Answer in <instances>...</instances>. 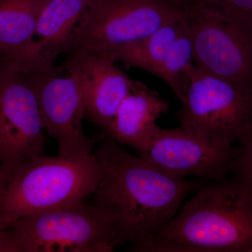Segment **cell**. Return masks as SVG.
<instances>
[{
  "label": "cell",
  "mask_w": 252,
  "mask_h": 252,
  "mask_svg": "<svg viewBox=\"0 0 252 252\" xmlns=\"http://www.w3.org/2000/svg\"><path fill=\"white\" fill-rule=\"evenodd\" d=\"M98 141L94 155L102 176L94 204L110 220L121 245L147 238L175 216L187 196L207 185L168 175L104 134Z\"/></svg>",
  "instance_id": "obj_1"
},
{
  "label": "cell",
  "mask_w": 252,
  "mask_h": 252,
  "mask_svg": "<svg viewBox=\"0 0 252 252\" xmlns=\"http://www.w3.org/2000/svg\"><path fill=\"white\" fill-rule=\"evenodd\" d=\"M130 251L252 252V189L233 176L207 184Z\"/></svg>",
  "instance_id": "obj_2"
},
{
  "label": "cell",
  "mask_w": 252,
  "mask_h": 252,
  "mask_svg": "<svg viewBox=\"0 0 252 252\" xmlns=\"http://www.w3.org/2000/svg\"><path fill=\"white\" fill-rule=\"evenodd\" d=\"M101 176L94 154L33 159L11 174L0 200V227L26 215L83 203Z\"/></svg>",
  "instance_id": "obj_3"
},
{
  "label": "cell",
  "mask_w": 252,
  "mask_h": 252,
  "mask_svg": "<svg viewBox=\"0 0 252 252\" xmlns=\"http://www.w3.org/2000/svg\"><path fill=\"white\" fill-rule=\"evenodd\" d=\"M187 77V93L176 114L181 128L220 147L243 142L252 127V91L193 64Z\"/></svg>",
  "instance_id": "obj_4"
},
{
  "label": "cell",
  "mask_w": 252,
  "mask_h": 252,
  "mask_svg": "<svg viewBox=\"0 0 252 252\" xmlns=\"http://www.w3.org/2000/svg\"><path fill=\"white\" fill-rule=\"evenodd\" d=\"M9 227L22 252H111L121 246L108 217L84 202L26 215Z\"/></svg>",
  "instance_id": "obj_5"
},
{
  "label": "cell",
  "mask_w": 252,
  "mask_h": 252,
  "mask_svg": "<svg viewBox=\"0 0 252 252\" xmlns=\"http://www.w3.org/2000/svg\"><path fill=\"white\" fill-rule=\"evenodd\" d=\"M185 9L156 0H91L67 53L107 52L149 35Z\"/></svg>",
  "instance_id": "obj_6"
},
{
  "label": "cell",
  "mask_w": 252,
  "mask_h": 252,
  "mask_svg": "<svg viewBox=\"0 0 252 252\" xmlns=\"http://www.w3.org/2000/svg\"><path fill=\"white\" fill-rule=\"evenodd\" d=\"M185 15L196 67L252 91V31L216 9L191 1Z\"/></svg>",
  "instance_id": "obj_7"
},
{
  "label": "cell",
  "mask_w": 252,
  "mask_h": 252,
  "mask_svg": "<svg viewBox=\"0 0 252 252\" xmlns=\"http://www.w3.org/2000/svg\"><path fill=\"white\" fill-rule=\"evenodd\" d=\"M43 130L34 92L22 74L0 65V164L12 174L43 156Z\"/></svg>",
  "instance_id": "obj_8"
},
{
  "label": "cell",
  "mask_w": 252,
  "mask_h": 252,
  "mask_svg": "<svg viewBox=\"0 0 252 252\" xmlns=\"http://www.w3.org/2000/svg\"><path fill=\"white\" fill-rule=\"evenodd\" d=\"M22 76L35 94L43 127L57 142L59 155L93 154L94 140L83 129L86 107L75 77L68 72L61 75L56 68Z\"/></svg>",
  "instance_id": "obj_9"
},
{
  "label": "cell",
  "mask_w": 252,
  "mask_h": 252,
  "mask_svg": "<svg viewBox=\"0 0 252 252\" xmlns=\"http://www.w3.org/2000/svg\"><path fill=\"white\" fill-rule=\"evenodd\" d=\"M238 152L239 146L220 147L180 127L166 130L158 126L140 155L174 177L192 175L217 182L227 178Z\"/></svg>",
  "instance_id": "obj_10"
},
{
  "label": "cell",
  "mask_w": 252,
  "mask_h": 252,
  "mask_svg": "<svg viewBox=\"0 0 252 252\" xmlns=\"http://www.w3.org/2000/svg\"><path fill=\"white\" fill-rule=\"evenodd\" d=\"M91 0H49L41 9L31 39L21 49L0 58V65L20 74L54 69L67 52Z\"/></svg>",
  "instance_id": "obj_11"
},
{
  "label": "cell",
  "mask_w": 252,
  "mask_h": 252,
  "mask_svg": "<svg viewBox=\"0 0 252 252\" xmlns=\"http://www.w3.org/2000/svg\"><path fill=\"white\" fill-rule=\"evenodd\" d=\"M100 53L69 55L65 69L75 77L82 92L86 116L107 135L119 105L129 94L134 80Z\"/></svg>",
  "instance_id": "obj_12"
},
{
  "label": "cell",
  "mask_w": 252,
  "mask_h": 252,
  "mask_svg": "<svg viewBox=\"0 0 252 252\" xmlns=\"http://www.w3.org/2000/svg\"><path fill=\"white\" fill-rule=\"evenodd\" d=\"M168 110V102L157 91L134 80L106 135L120 144L130 146L140 154L158 126V119Z\"/></svg>",
  "instance_id": "obj_13"
},
{
  "label": "cell",
  "mask_w": 252,
  "mask_h": 252,
  "mask_svg": "<svg viewBox=\"0 0 252 252\" xmlns=\"http://www.w3.org/2000/svg\"><path fill=\"white\" fill-rule=\"evenodd\" d=\"M184 14L142 39L100 54L155 75L178 34Z\"/></svg>",
  "instance_id": "obj_14"
},
{
  "label": "cell",
  "mask_w": 252,
  "mask_h": 252,
  "mask_svg": "<svg viewBox=\"0 0 252 252\" xmlns=\"http://www.w3.org/2000/svg\"><path fill=\"white\" fill-rule=\"evenodd\" d=\"M49 0H0V58L27 44Z\"/></svg>",
  "instance_id": "obj_15"
},
{
  "label": "cell",
  "mask_w": 252,
  "mask_h": 252,
  "mask_svg": "<svg viewBox=\"0 0 252 252\" xmlns=\"http://www.w3.org/2000/svg\"><path fill=\"white\" fill-rule=\"evenodd\" d=\"M194 59L193 38L184 14L175 41L155 76L171 88L180 102L185 98L188 86L187 71Z\"/></svg>",
  "instance_id": "obj_16"
},
{
  "label": "cell",
  "mask_w": 252,
  "mask_h": 252,
  "mask_svg": "<svg viewBox=\"0 0 252 252\" xmlns=\"http://www.w3.org/2000/svg\"><path fill=\"white\" fill-rule=\"evenodd\" d=\"M224 13L252 31V0H192Z\"/></svg>",
  "instance_id": "obj_17"
},
{
  "label": "cell",
  "mask_w": 252,
  "mask_h": 252,
  "mask_svg": "<svg viewBox=\"0 0 252 252\" xmlns=\"http://www.w3.org/2000/svg\"><path fill=\"white\" fill-rule=\"evenodd\" d=\"M252 190V127L248 137L240 142L239 152L230 164L229 174Z\"/></svg>",
  "instance_id": "obj_18"
},
{
  "label": "cell",
  "mask_w": 252,
  "mask_h": 252,
  "mask_svg": "<svg viewBox=\"0 0 252 252\" xmlns=\"http://www.w3.org/2000/svg\"><path fill=\"white\" fill-rule=\"evenodd\" d=\"M0 252H21L19 242L10 227L0 230Z\"/></svg>",
  "instance_id": "obj_19"
},
{
  "label": "cell",
  "mask_w": 252,
  "mask_h": 252,
  "mask_svg": "<svg viewBox=\"0 0 252 252\" xmlns=\"http://www.w3.org/2000/svg\"><path fill=\"white\" fill-rule=\"evenodd\" d=\"M11 172L4 165L0 164V200L2 197L6 186L11 178Z\"/></svg>",
  "instance_id": "obj_20"
},
{
  "label": "cell",
  "mask_w": 252,
  "mask_h": 252,
  "mask_svg": "<svg viewBox=\"0 0 252 252\" xmlns=\"http://www.w3.org/2000/svg\"><path fill=\"white\" fill-rule=\"evenodd\" d=\"M156 1H160V2L168 3V4L178 5V6H183V7H187V5L190 4L192 0H156Z\"/></svg>",
  "instance_id": "obj_21"
},
{
  "label": "cell",
  "mask_w": 252,
  "mask_h": 252,
  "mask_svg": "<svg viewBox=\"0 0 252 252\" xmlns=\"http://www.w3.org/2000/svg\"><path fill=\"white\" fill-rule=\"evenodd\" d=\"M3 228H1V227H0V230L2 229Z\"/></svg>",
  "instance_id": "obj_22"
}]
</instances>
